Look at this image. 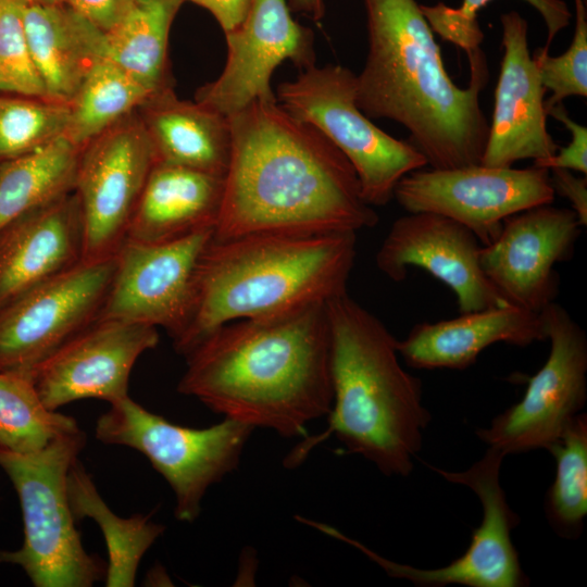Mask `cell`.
Segmentation results:
<instances>
[{
	"label": "cell",
	"instance_id": "37",
	"mask_svg": "<svg viewBox=\"0 0 587 587\" xmlns=\"http://www.w3.org/2000/svg\"><path fill=\"white\" fill-rule=\"evenodd\" d=\"M554 193L567 199L582 226L587 224V178L565 168L549 170Z\"/></svg>",
	"mask_w": 587,
	"mask_h": 587
},
{
	"label": "cell",
	"instance_id": "33",
	"mask_svg": "<svg viewBox=\"0 0 587 587\" xmlns=\"http://www.w3.org/2000/svg\"><path fill=\"white\" fill-rule=\"evenodd\" d=\"M26 0H0V93L47 98L24 25Z\"/></svg>",
	"mask_w": 587,
	"mask_h": 587
},
{
	"label": "cell",
	"instance_id": "22",
	"mask_svg": "<svg viewBox=\"0 0 587 587\" xmlns=\"http://www.w3.org/2000/svg\"><path fill=\"white\" fill-rule=\"evenodd\" d=\"M224 176L155 163L133 213L126 240L162 243L214 230Z\"/></svg>",
	"mask_w": 587,
	"mask_h": 587
},
{
	"label": "cell",
	"instance_id": "28",
	"mask_svg": "<svg viewBox=\"0 0 587 587\" xmlns=\"http://www.w3.org/2000/svg\"><path fill=\"white\" fill-rule=\"evenodd\" d=\"M151 93L108 58L89 72L73 99L64 137L83 148L134 113Z\"/></svg>",
	"mask_w": 587,
	"mask_h": 587
},
{
	"label": "cell",
	"instance_id": "12",
	"mask_svg": "<svg viewBox=\"0 0 587 587\" xmlns=\"http://www.w3.org/2000/svg\"><path fill=\"white\" fill-rule=\"evenodd\" d=\"M549 170L474 164L450 170H416L402 177L394 198L408 213L447 216L469 228L482 246L503 222L527 209L553 202Z\"/></svg>",
	"mask_w": 587,
	"mask_h": 587
},
{
	"label": "cell",
	"instance_id": "17",
	"mask_svg": "<svg viewBox=\"0 0 587 587\" xmlns=\"http://www.w3.org/2000/svg\"><path fill=\"white\" fill-rule=\"evenodd\" d=\"M158 342L157 327L98 320L39 364L32 379L50 410L83 399L112 403L128 396L132 369Z\"/></svg>",
	"mask_w": 587,
	"mask_h": 587
},
{
	"label": "cell",
	"instance_id": "21",
	"mask_svg": "<svg viewBox=\"0 0 587 587\" xmlns=\"http://www.w3.org/2000/svg\"><path fill=\"white\" fill-rule=\"evenodd\" d=\"M545 339L540 313L509 304L420 323L398 340V352L413 369L464 370L494 344L526 347Z\"/></svg>",
	"mask_w": 587,
	"mask_h": 587
},
{
	"label": "cell",
	"instance_id": "20",
	"mask_svg": "<svg viewBox=\"0 0 587 587\" xmlns=\"http://www.w3.org/2000/svg\"><path fill=\"white\" fill-rule=\"evenodd\" d=\"M84 225L75 191L0 230V309L84 260Z\"/></svg>",
	"mask_w": 587,
	"mask_h": 587
},
{
	"label": "cell",
	"instance_id": "35",
	"mask_svg": "<svg viewBox=\"0 0 587 587\" xmlns=\"http://www.w3.org/2000/svg\"><path fill=\"white\" fill-rule=\"evenodd\" d=\"M547 115L561 122L571 133V141L566 147L544 160L535 161L534 165L551 168H565L587 174V127L574 121L563 103H558L547 111Z\"/></svg>",
	"mask_w": 587,
	"mask_h": 587
},
{
	"label": "cell",
	"instance_id": "6",
	"mask_svg": "<svg viewBox=\"0 0 587 587\" xmlns=\"http://www.w3.org/2000/svg\"><path fill=\"white\" fill-rule=\"evenodd\" d=\"M85 444L79 430L33 453L0 448L24 524L22 546L0 550V563L20 566L36 587H91L105 579L107 563L86 551L67 495L68 471Z\"/></svg>",
	"mask_w": 587,
	"mask_h": 587
},
{
	"label": "cell",
	"instance_id": "24",
	"mask_svg": "<svg viewBox=\"0 0 587 587\" xmlns=\"http://www.w3.org/2000/svg\"><path fill=\"white\" fill-rule=\"evenodd\" d=\"M157 163L225 176L232 153L228 116L168 88L150 96L137 110Z\"/></svg>",
	"mask_w": 587,
	"mask_h": 587
},
{
	"label": "cell",
	"instance_id": "13",
	"mask_svg": "<svg viewBox=\"0 0 587 587\" xmlns=\"http://www.w3.org/2000/svg\"><path fill=\"white\" fill-rule=\"evenodd\" d=\"M155 163L136 111L82 148L74 191L83 216L84 260L116 254Z\"/></svg>",
	"mask_w": 587,
	"mask_h": 587
},
{
	"label": "cell",
	"instance_id": "40",
	"mask_svg": "<svg viewBox=\"0 0 587 587\" xmlns=\"http://www.w3.org/2000/svg\"><path fill=\"white\" fill-rule=\"evenodd\" d=\"M28 3H39V4H53V3H63L66 0H26Z\"/></svg>",
	"mask_w": 587,
	"mask_h": 587
},
{
	"label": "cell",
	"instance_id": "11",
	"mask_svg": "<svg viewBox=\"0 0 587 587\" xmlns=\"http://www.w3.org/2000/svg\"><path fill=\"white\" fill-rule=\"evenodd\" d=\"M115 255L83 260L0 309V372L32 378L55 350L98 321Z\"/></svg>",
	"mask_w": 587,
	"mask_h": 587
},
{
	"label": "cell",
	"instance_id": "18",
	"mask_svg": "<svg viewBox=\"0 0 587 587\" xmlns=\"http://www.w3.org/2000/svg\"><path fill=\"white\" fill-rule=\"evenodd\" d=\"M480 243L464 225L447 216L416 212L397 218L375 257L377 268L401 282L416 266L447 285L461 313L509 305L484 275Z\"/></svg>",
	"mask_w": 587,
	"mask_h": 587
},
{
	"label": "cell",
	"instance_id": "9",
	"mask_svg": "<svg viewBox=\"0 0 587 587\" xmlns=\"http://www.w3.org/2000/svg\"><path fill=\"white\" fill-rule=\"evenodd\" d=\"M550 352L529 378L523 398L476 436L502 454L548 450L587 399V337L569 312L551 302L540 312Z\"/></svg>",
	"mask_w": 587,
	"mask_h": 587
},
{
	"label": "cell",
	"instance_id": "34",
	"mask_svg": "<svg viewBox=\"0 0 587 587\" xmlns=\"http://www.w3.org/2000/svg\"><path fill=\"white\" fill-rule=\"evenodd\" d=\"M575 1V30L566 51L552 57L541 49L535 51L541 83L551 96L545 100V110L563 102L565 98L587 96V13L586 1Z\"/></svg>",
	"mask_w": 587,
	"mask_h": 587
},
{
	"label": "cell",
	"instance_id": "5",
	"mask_svg": "<svg viewBox=\"0 0 587 587\" xmlns=\"http://www.w3.org/2000/svg\"><path fill=\"white\" fill-rule=\"evenodd\" d=\"M357 233H258L212 239L197 268L190 317L175 350L187 355L229 322L283 314L347 292Z\"/></svg>",
	"mask_w": 587,
	"mask_h": 587
},
{
	"label": "cell",
	"instance_id": "3",
	"mask_svg": "<svg viewBox=\"0 0 587 587\" xmlns=\"http://www.w3.org/2000/svg\"><path fill=\"white\" fill-rule=\"evenodd\" d=\"M363 2L369 50L355 74L358 107L371 120L403 126L430 168L480 164L489 130L480 105L489 79L485 52L479 47L466 54L470 82L461 88L415 0Z\"/></svg>",
	"mask_w": 587,
	"mask_h": 587
},
{
	"label": "cell",
	"instance_id": "26",
	"mask_svg": "<svg viewBox=\"0 0 587 587\" xmlns=\"http://www.w3.org/2000/svg\"><path fill=\"white\" fill-rule=\"evenodd\" d=\"M67 495L76 522L89 517L100 527L108 550L105 586L132 587L143 554L163 534L164 526L141 513L129 517L115 514L77 459L67 475Z\"/></svg>",
	"mask_w": 587,
	"mask_h": 587
},
{
	"label": "cell",
	"instance_id": "36",
	"mask_svg": "<svg viewBox=\"0 0 587 587\" xmlns=\"http://www.w3.org/2000/svg\"><path fill=\"white\" fill-rule=\"evenodd\" d=\"M135 0H66V3L104 33L132 9Z\"/></svg>",
	"mask_w": 587,
	"mask_h": 587
},
{
	"label": "cell",
	"instance_id": "27",
	"mask_svg": "<svg viewBox=\"0 0 587 587\" xmlns=\"http://www.w3.org/2000/svg\"><path fill=\"white\" fill-rule=\"evenodd\" d=\"M80 150L63 136L29 153L1 160L0 230L73 192Z\"/></svg>",
	"mask_w": 587,
	"mask_h": 587
},
{
	"label": "cell",
	"instance_id": "1",
	"mask_svg": "<svg viewBox=\"0 0 587 587\" xmlns=\"http://www.w3.org/2000/svg\"><path fill=\"white\" fill-rule=\"evenodd\" d=\"M232 153L214 239L353 232L377 224L348 159L277 101L228 116Z\"/></svg>",
	"mask_w": 587,
	"mask_h": 587
},
{
	"label": "cell",
	"instance_id": "25",
	"mask_svg": "<svg viewBox=\"0 0 587 587\" xmlns=\"http://www.w3.org/2000/svg\"><path fill=\"white\" fill-rule=\"evenodd\" d=\"M184 0H135L132 9L105 33L107 58L151 96L173 88L168 37Z\"/></svg>",
	"mask_w": 587,
	"mask_h": 587
},
{
	"label": "cell",
	"instance_id": "10",
	"mask_svg": "<svg viewBox=\"0 0 587 587\" xmlns=\"http://www.w3.org/2000/svg\"><path fill=\"white\" fill-rule=\"evenodd\" d=\"M504 457L500 451L488 447L485 454L464 471L451 472L430 466L446 480L470 488L483 508L482 522L473 530L467 549L447 565L419 569L396 563L334 527L328 528V535L362 551L389 576L407 579L416 586H527L529 580L522 569L511 537L512 530L520 523V517L511 509L500 484V470Z\"/></svg>",
	"mask_w": 587,
	"mask_h": 587
},
{
	"label": "cell",
	"instance_id": "4",
	"mask_svg": "<svg viewBox=\"0 0 587 587\" xmlns=\"http://www.w3.org/2000/svg\"><path fill=\"white\" fill-rule=\"evenodd\" d=\"M326 312L333 386L328 427L305 437L284 465L297 467L335 435L348 452L386 476L407 477L432 419L422 403L421 380L400 364L398 340L385 324L348 292L328 300Z\"/></svg>",
	"mask_w": 587,
	"mask_h": 587
},
{
	"label": "cell",
	"instance_id": "8",
	"mask_svg": "<svg viewBox=\"0 0 587 587\" xmlns=\"http://www.w3.org/2000/svg\"><path fill=\"white\" fill-rule=\"evenodd\" d=\"M278 85L276 98L292 116L321 132L350 162L363 199L384 207L399 180L427 165L410 142L377 127L357 104L355 74L340 64L313 65Z\"/></svg>",
	"mask_w": 587,
	"mask_h": 587
},
{
	"label": "cell",
	"instance_id": "16",
	"mask_svg": "<svg viewBox=\"0 0 587 587\" xmlns=\"http://www.w3.org/2000/svg\"><path fill=\"white\" fill-rule=\"evenodd\" d=\"M537 205L508 217L497 237L480 246V268L501 297L539 313L558 296L554 265L574 250L580 223L572 209Z\"/></svg>",
	"mask_w": 587,
	"mask_h": 587
},
{
	"label": "cell",
	"instance_id": "2",
	"mask_svg": "<svg viewBox=\"0 0 587 587\" xmlns=\"http://www.w3.org/2000/svg\"><path fill=\"white\" fill-rule=\"evenodd\" d=\"M185 358L177 391L224 419L294 438L330 412L326 302L229 322Z\"/></svg>",
	"mask_w": 587,
	"mask_h": 587
},
{
	"label": "cell",
	"instance_id": "15",
	"mask_svg": "<svg viewBox=\"0 0 587 587\" xmlns=\"http://www.w3.org/2000/svg\"><path fill=\"white\" fill-rule=\"evenodd\" d=\"M224 34V68L195 100L225 116L255 101H277L271 77L284 61L299 71L315 65L313 32L292 17L288 0H251L242 22Z\"/></svg>",
	"mask_w": 587,
	"mask_h": 587
},
{
	"label": "cell",
	"instance_id": "29",
	"mask_svg": "<svg viewBox=\"0 0 587 587\" xmlns=\"http://www.w3.org/2000/svg\"><path fill=\"white\" fill-rule=\"evenodd\" d=\"M79 430L74 417L46 407L30 377L0 372L1 449L33 453Z\"/></svg>",
	"mask_w": 587,
	"mask_h": 587
},
{
	"label": "cell",
	"instance_id": "30",
	"mask_svg": "<svg viewBox=\"0 0 587 587\" xmlns=\"http://www.w3.org/2000/svg\"><path fill=\"white\" fill-rule=\"evenodd\" d=\"M548 451L555 476L547 490L545 514L555 534L577 539L587 515V415L577 414Z\"/></svg>",
	"mask_w": 587,
	"mask_h": 587
},
{
	"label": "cell",
	"instance_id": "32",
	"mask_svg": "<svg viewBox=\"0 0 587 587\" xmlns=\"http://www.w3.org/2000/svg\"><path fill=\"white\" fill-rule=\"evenodd\" d=\"M491 0H463L460 7L445 3L420 4L421 11L432 30L444 40L470 53L480 47L484 33L478 22V13ZM542 17L547 28V41L542 51L549 52L554 37L569 26L572 13L563 0H524Z\"/></svg>",
	"mask_w": 587,
	"mask_h": 587
},
{
	"label": "cell",
	"instance_id": "38",
	"mask_svg": "<svg viewBox=\"0 0 587 587\" xmlns=\"http://www.w3.org/2000/svg\"><path fill=\"white\" fill-rule=\"evenodd\" d=\"M208 10L224 33L236 28L245 18L251 0H184Z\"/></svg>",
	"mask_w": 587,
	"mask_h": 587
},
{
	"label": "cell",
	"instance_id": "31",
	"mask_svg": "<svg viewBox=\"0 0 587 587\" xmlns=\"http://www.w3.org/2000/svg\"><path fill=\"white\" fill-rule=\"evenodd\" d=\"M68 103L0 93V161L13 159L63 137Z\"/></svg>",
	"mask_w": 587,
	"mask_h": 587
},
{
	"label": "cell",
	"instance_id": "7",
	"mask_svg": "<svg viewBox=\"0 0 587 587\" xmlns=\"http://www.w3.org/2000/svg\"><path fill=\"white\" fill-rule=\"evenodd\" d=\"M254 429L229 419L204 428L168 422L129 396L110 403L96 423V438L143 454L175 496V517L192 523L208 489L235 471Z\"/></svg>",
	"mask_w": 587,
	"mask_h": 587
},
{
	"label": "cell",
	"instance_id": "39",
	"mask_svg": "<svg viewBox=\"0 0 587 587\" xmlns=\"http://www.w3.org/2000/svg\"><path fill=\"white\" fill-rule=\"evenodd\" d=\"M291 12L304 14L314 22L321 21L325 15L324 0H288Z\"/></svg>",
	"mask_w": 587,
	"mask_h": 587
},
{
	"label": "cell",
	"instance_id": "23",
	"mask_svg": "<svg viewBox=\"0 0 587 587\" xmlns=\"http://www.w3.org/2000/svg\"><path fill=\"white\" fill-rule=\"evenodd\" d=\"M24 25L46 97L68 103L89 72L107 58L105 33L66 2H27Z\"/></svg>",
	"mask_w": 587,
	"mask_h": 587
},
{
	"label": "cell",
	"instance_id": "19",
	"mask_svg": "<svg viewBox=\"0 0 587 587\" xmlns=\"http://www.w3.org/2000/svg\"><path fill=\"white\" fill-rule=\"evenodd\" d=\"M503 55L482 163L512 166L553 155L559 146L547 128L546 88L528 48V24L516 11L501 14Z\"/></svg>",
	"mask_w": 587,
	"mask_h": 587
},
{
	"label": "cell",
	"instance_id": "14",
	"mask_svg": "<svg viewBox=\"0 0 587 587\" xmlns=\"http://www.w3.org/2000/svg\"><path fill=\"white\" fill-rule=\"evenodd\" d=\"M212 237L209 229L171 242L125 240L98 320L163 327L177 339L190 317L197 268Z\"/></svg>",
	"mask_w": 587,
	"mask_h": 587
}]
</instances>
